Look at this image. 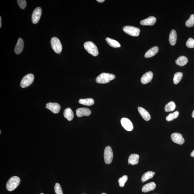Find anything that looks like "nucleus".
I'll list each match as a JSON object with an SVG mask.
<instances>
[{
    "instance_id": "f257e3e1",
    "label": "nucleus",
    "mask_w": 194,
    "mask_h": 194,
    "mask_svg": "<svg viewBox=\"0 0 194 194\" xmlns=\"http://www.w3.org/2000/svg\"><path fill=\"white\" fill-rule=\"evenodd\" d=\"M116 76L112 74L103 73L96 78V81L98 83L105 84L115 78Z\"/></svg>"
},
{
    "instance_id": "f03ea898",
    "label": "nucleus",
    "mask_w": 194,
    "mask_h": 194,
    "mask_svg": "<svg viewBox=\"0 0 194 194\" xmlns=\"http://www.w3.org/2000/svg\"><path fill=\"white\" fill-rule=\"evenodd\" d=\"M20 179L17 176H13L10 178L7 182L6 188L7 190L12 191L16 189L20 183Z\"/></svg>"
},
{
    "instance_id": "7ed1b4c3",
    "label": "nucleus",
    "mask_w": 194,
    "mask_h": 194,
    "mask_svg": "<svg viewBox=\"0 0 194 194\" xmlns=\"http://www.w3.org/2000/svg\"><path fill=\"white\" fill-rule=\"evenodd\" d=\"M84 47L86 50L92 56H96L98 54V48L91 41H87L85 43Z\"/></svg>"
},
{
    "instance_id": "20e7f679",
    "label": "nucleus",
    "mask_w": 194,
    "mask_h": 194,
    "mask_svg": "<svg viewBox=\"0 0 194 194\" xmlns=\"http://www.w3.org/2000/svg\"><path fill=\"white\" fill-rule=\"evenodd\" d=\"M50 43L53 50L56 53H60L62 50V47L59 39L56 37H53L51 40Z\"/></svg>"
},
{
    "instance_id": "39448f33",
    "label": "nucleus",
    "mask_w": 194,
    "mask_h": 194,
    "mask_svg": "<svg viewBox=\"0 0 194 194\" xmlns=\"http://www.w3.org/2000/svg\"><path fill=\"white\" fill-rule=\"evenodd\" d=\"M34 76L32 74H30L25 76L21 81V87L24 88L30 85L33 82Z\"/></svg>"
},
{
    "instance_id": "423d86ee",
    "label": "nucleus",
    "mask_w": 194,
    "mask_h": 194,
    "mask_svg": "<svg viewBox=\"0 0 194 194\" xmlns=\"http://www.w3.org/2000/svg\"><path fill=\"white\" fill-rule=\"evenodd\" d=\"M113 154L111 148L107 146L105 148L104 152V159L106 164H109L112 162Z\"/></svg>"
},
{
    "instance_id": "0eeeda50",
    "label": "nucleus",
    "mask_w": 194,
    "mask_h": 194,
    "mask_svg": "<svg viewBox=\"0 0 194 194\" xmlns=\"http://www.w3.org/2000/svg\"><path fill=\"white\" fill-rule=\"evenodd\" d=\"M123 30L126 33L133 36H138L139 35L140 29L135 27L127 26L123 28Z\"/></svg>"
},
{
    "instance_id": "6e6552de",
    "label": "nucleus",
    "mask_w": 194,
    "mask_h": 194,
    "mask_svg": "<svg viewBox=\"0 0 194 194\" xmlns=\"http://www.w3.org/2000/svg\"><path fill=\"white\" fill-rule=\"evenodd\" d=\"M42 10L40 7H37L34 10L32 15V21L34 24H36L40 20Z\"/></svg>"
},
{
    "instance_id": "1a4fd4ad",
    "label": "nucleus",
    "mask_w": 194,
    "mask_h": 194,
    "mask_svg": "<svg viewBox=\"0 0 194 194\" xmlns=\"http://www.w3.org/2000/svg\"><path fill=\"white\" fill-rule=\"evenodd\" d=\"M121 124L123 127L127 131H131L133 129V126L132 122L129 119L123 118L120 121Z\"/></svg>"
},
{
    "instance_id": "9d476101",
    "label": "nucleus",
    "mask_w": 194,
    "mask_h": 194,
    "mask_svg": "<svg viewBox=\"0 0 194 194\" xmlns=\"http://www.w3.org/2000/svg\"><path fill=\"white\" fill-rule=\"evenodd\" d=\"M171 138L172 141L176 144L181 145L184 143V139L181 134L175 133L171 134Z\"/></svg>"
},
{
    "instance_id": "9b49d317",
    "label": "nucleus",
    "mask_w": 194,
    "mask_h": 194,
    "mask_svg": "<svg viewBox=\"0 0 194 194\" xmlns=\"http://www.w3.org/2000/svg\"><path fill=\"white\" fill-rule=\"evenodd\" d=\"M46 108L48 109L54 114H57L61 110V106L57 103H49L46 104Z\"/></svg>"
},
{
    "instance_id": "f8f14e48",
    "label": "nucleus",
    "mask_w": 194,
    "mask_h": 194,
    "mask_svg": "<svg viewBox=\"0 0 194 194\" xmlns=\"http://www.w3.org/2000/svg\"><path fill=\"white\" fill-rule=\"evenodd\" d=\"M91 112L89 109L86 107L79 108L76 111V114L78 117H80L83 116H89L91 114Z\"/></svg>"
},
{
    "instance_id": "ddd939ff",
    "label": "nucleus",
    "mask_w": 194,
    "mask_h": 194,
    "mask_svg": "<svg viewBox=\"0 0 194 194\" xmlns=\"http://www.w3.org/2000/svg\"><path fill=\"white\" fill-rule=\"evenodd\" d=\"M153 77V73L151 71L148 72L144 74L141 77V82L143 84H147L151 81Z\"/></svg>"
},
{
    "instance_id": "4468645a",
    "label": "nucleus",
    "mask_w": 194,
    "mask_h": 194,
    "mask_svg": "<svg viewBox=\"0 0 194 194\" xmlns=\"http://www.w3.org/2000/svg\"><path fill=\"white\" fill-rule=\"evenodd\" d=\"M156 21V18L153 16H150L147 19L141 21L140 24L143 26H153Z\"/></svg>"
},
{
    "instance_id": "2eb2a0df",
    "label": "nucleus",
    "mask_w": 194,
    "mask_h": 194,
    "mask_svg": "<svg viewBox=\"0 0 194 194\" xmlns=\"http://www.w3.org/2000/svg\"><path fill=\"white\" fill-rule=\"evenodd\" d=\"M138 110L142 117L146 121H149L151 118L150 115L145 109L142 107H138Z\"/></svg>"
},
{
    "instance_id": "dca6fc26",
    "label": "nucleus",
    "mask_w": 194,
    "mask_h": 194,
    "mask_svg": "<svg viewBox=\"0 0 194 194\" xmlns=\"http://www.w3.org/2000/svg\"><path fill=\"white\" fill-rule=\"evenodd\" d=\"M23 47L24 42L23 39L21 38H19L15 47V53L17 54H20L23 51Z\"/></svg>"
},
{
    "instance_id": "f3484780",
    "label": "nucleus",
    "mask_w": 194,
    "mask_h": 194,
    "mask_svg": "<svg viewBox=\"0 0 194 194\" xmlns=\"http://www.w3.org/2000/svg\"><path fill=\"white\" fill-rule=\"evenodd\" d=\"M156 187V184L153 182H151L144 185L143 186L142 191L143 192L147 193V192L154 190Z\"/></svg>"
},
{
    "instance_id": "a211bd4d",
    "label": "nucleus",
    "mask_w": 194,
    "mask_h": 194,
    "mask_svg": "<svg viewBox=\"0 0 194 194\" xmlns=\"http://www.w3.org/2000/svg\"><path fill=\"white\" fill-rule=\"evenodd\" d=\"M159 47H152L146 52L144 57L146 58H150L155 56L159 51Z\"/></svg>"
},
{
    "instance_id": "6ab92c4d",
    "label": "nucleus",
    "mask_w": 194,
    "mask_h": 194,
    "mask_svg": "<svg viewBox=\"0 0 194 194\" xmlns=\"http://www.w3.org/2000/svg\"><path fill=\"white\" fill-rule=\"evenodd\" d=\"M140 156L136 154H132L129 156L128 159V164L134 165H137L138 163Z\"/></svg>"
},
{
    "instance_id": "aec40b11",
    "label": "nucleus",
    "mask_w": 194,
    "mask_h": 194,
    "mask_svg": "<svg viewBox=\"0 0 194 194\" xmlns=\"http://www.w3.org/2000/svg\"><path fill=\"white\" fill-rule=\"evenodd\" d=\"M177 40V34L174 30H172L169 36V41L171 45H175Z\"/></svg>"
},
{
    "instance_id": "412c9836",
    "label": "nucleus",
    "mask_w": 194,
    "mask_h": 194,
    "mask_svg": "<svg viewBox=\"0 0 194 194\" xmlns=\"http://www.w3.org/2000/svg\"><path fill=\"white\" fill-rule=\"evenodd\" d=\"M64 116L68 121H71L74 118V114L72 110L70 108H67L64 110Z\"/></svg>"
},
{
    "instance_id": "4be33fe9",
    "label": "nucleus",
    "mask_w": 194,
    "mask_h": 194,
    "mask_svg": "<svg viewBox=\"0 0 194 194\" xmlns=\"http://www.w3.org/2000/svg\"><path fill=\"white\" fill-rule=\"evenodd\" d=\"M188 62L187 58L184 56H180L175 61V63L177 65L183 67L186 65Z\"/></svg>"
},
{
    "instance_id": "5701e85b",
    "label": "nucleus",
    "mask_w": 194,
    "mask_h": 194,
    "mask_svg": "<svg viewBox=\"0 0 194 194\" xmlns=\"http://www.w3.org/2000/svg\"><path fill=\"white\" fill-rule=\"evenodd\" d=\"M79 103L82 105L90 106L94 104V100L92 98H87L85 99H80L79 100Z\"/></svg>"
},
{
    "instance_id": "b1692460",
    "label": "nucleus",
    "mask_w": 194,
    "mask_h": 194,
    "mask_svg": "<svg viewBox=\"0 0 194 194\" xmlns=\"http://www.w3.org/2000/svg\"><path fill=\"white\" fill-rule=\"evenodd\" d=\"M155 173L152 171H149L143 174L142 177L141 181L144 183L149 179L153 178L155 175Z\"/></svg>"
},
{
    "instance_id": "393cba45",
    "label": "nucleus",
    "mask_w": 194,
    "mask_h": 194,
    "mask_svg": "<svg viewBox=\"0 0 194 194\" xmlns=\"http://www.w3.org/2000/svg\"><path fill=\"white\" fill-rule=\"evenodd\" d=\"M107 44L111 47L114 48H117L120 47V44L116 40L113 39L109 38H107L105 39Z\"/></svg>"
},
{
    "instance_id": "a878e982",
    "label": "nucleus",
    "mask_w": 194,
    "mask_h": 194,
    "mask_svg": "<svg viewBox=\"0 0 194 194\" xmlns=\"http://www.w3.org/2000/svg\"><path fill=\"white\" fill-rule=\"evenodd\" d=\"M176 105L173 101H171L165 105V110L166 112H170L174 111L175 109Z\"/></svg>"
},
{
    "instance_id": "bb28decb",
    "label": "nucleus",
    "mask_w": 194,
    "mask_h": 194,
    "mask_svg": "<svg viewBox=\"0 0 194 194\" xmlns=\"http://www.w3.org/2000/svg\"><path fill=\"white\" fill-rule=\"evenodd\" d=\"M183 76V74L181 72H177L174 74L173 83L174 84L177 85L181 81Z\"/></svg>"
},
{
    "instance_id": "cd10ccee",
    "label": "nucleus",
    "mask_w": 194,
    "mask_h": 194,
    "mask_svg": "<svg viewBox=\"0 0 194 194\" xmlns=\"http://www.w3.org/2000/svg\"><path fill=\"white\" fill-rule=\"evenodd\" d=\"M179 112L178 111H176L172 113H171L166 118V121L168 122L171 121L174 119L177 118L178 117Z\"/></svg>"
},
{
    "instance_id": "c85d7f7f",
    "label": "nucleus",
    "mask_w": 194,
    "mask_h": 194,
    "mask_svg": "<svg viewBox=\"0 0 194 194\" xmlns=\"http://www.w3.org/2000/svg\"><path fill=\"white\" fill-rule=\"evenodd\" d=\"M186 25L188 28L192 27L194 26V14L191 15L190 17L186 22Z\"/></svg>"
},
{
    "instance_id": "c756f323",
    "label": "nucleus",
    "mask_w": 194,
    "mask_h": 194,
    "mask_svg": "<svg viewBox=\"0 0 194 194\" xmlns=\"http://www.w3.org/2000/svg\"><path fill=\"white\" fill-rule=\"evenodd\" d=\"M128 178V176L125 175L119 179L118 182L119 186L120 187H123L125 186V183L126 182Z\"/></svg>"
},
{
    "instance_id": "7c9ffc66",
    "label": "nucleus",
    "mask_w": 194,
    "mask_h": 194,
    "mask_svg": "<svg viewBox=\"0 0 194 194\" xmlns=\"http://www.w3.org/2000/svg\"><path fill=\"white\" fill-rule=\"evenodd\" d=\"M54 190L56 194H63L62 188L59 183H56L55 184Z\"/></svg>"
},
{
    "instance_id": "2f4dec72",
    "label": "nucleus",
    "mask_w": 194,
    "mask_h": 194,
    "mask_svg": "<svg viewBox=\"0 0 194 194\" xmlns=\"http://www.w3.org/2000/svg\"><path fill=\"white\" fill-rule=\"evenodd\" d=\"M186 47L189 48H193L194 47V40L193 38H189L186 41Z\"/></svg>"
},
{
    "instance_id": "473e14b6",
    "label": "nucleus",
    "mask_w": 194,
    "mask_h": 194,
    "mask_svg": "<svg viewBox=\"0 0 194 194\" xmlns=\"http://www.w3.org/2000/svg\"><path fill=\"white\" fill-rule=\"evenodd\" d=\"M18 4L19 7L22 10L24 9L27 6V3L25 0H18Z\"/></svg>"
},
{
    "instance_id": "72a5a7b5",
    "label": "nucleus",
    "mask_w": 194,
    "mask_h": 194,
    "mask_svg": "<svg viewBox=\"0 0 194 194\" xmlns=\"http://www.w3.org/2000/svg\"><path fill=\"white\" fill-rule=\"evenodd\" d=\"M191 156L192 157L194 158V150L191 153Z\"/></svg>"
},
{
    "instance_id": "f704fd0d",
    "label": "nucleus",
    "mask_w": 194,
    "mask_h": 194,
    "mask_svg": "<svg viewBox=\"0 0 194 194\" xmlns=\"http://www.w3.org/2000/svg\"><path fill=\"white\" fill-rule=\"evenodd\" d=\"M97 1H98V2L103 3L105 1H104V0H97Z\"/></svg>"
},
{
    "instance_id": "c9c22d12",
    "label": "nucleus",
    "mask_w": 194,
    "mask_h": 194,
    "mask_svg": "<svg viewBox=\"0 0 194 194\" xmlns=\"http://www.w3.org/2000/svg\"><path fill=\"white\" fill-rule=\"evenodd\" d=\"M1 17H0V28H1Z\"/></svg>"
},
{
    "instance_id": "e433bc0d",
    "label": "nucleus",
    "mask_w": 194,
    "mask_h": 194,
    "mask_svg": "<svg viewBox=\"0 0 194 194\" xmlns=\"http://www.w3.org/2000/svg\"><path fill=\"white\" fill-rule=\"evenodd\" d=\"M192 118H194V110H193V112H192Z\"/></svg>"
},
{
    "instance_id": "4c0bfd02",
    "label": "nucleus",
    "mask_w": 194,
    "mask_h": 194,
    "mask_svg": "<svg viewBox=\"0 0 194 194\" xmlns=\"http://www.w3.org/2000/svg\"><path fill=\"white\" fill-rule=\"evenodd\" d=\"M102 194H107L106 193H102Z\"/></svg>"
},
{
    "instance_id": "58836bf2",
    "label": "nucleus",
    "mask_w": 194,
    "mask_h": 194,
    "mask_svg": "<svg viewBox=\"0 0 194 194\" xmlns=\"http://www.w3.org/2000/svg\"><path fill=\"white\" fill-rule=\"evenodd\" d=\"M44 194L43 193H41V194Z\"/></svg>"
},
{
    "instance_id": "ea45409f",
    "label": "nucleus",
    "mask_w": 194,
    "mask_h": 194,
    "mask_svg": "<svg viewBox=\"0 0 194 194\" xmlns=\"http://www.w3.org/2000/svg\"></svg>"
}]
</instances>
